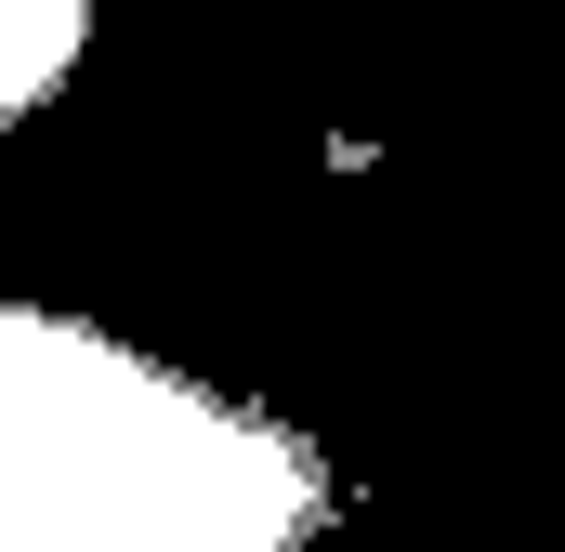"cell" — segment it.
Instances as JSON below:
<instances>
[{"label": "cell", "instance_id": "obj_2", "mask_svg": "<svg viewBox=\"0 0 565 552\" xmlns=\"http://www.w3.org/2000/svg\"><path fill=\"white\" fill-rule=\"evenodd\" d=\"M79 13H93V0H0V119H26V106L66 79Z\"/></svg>", "mask_w": 565, "mask_h": 552}, {"label": "cell", "instance_id": "obj_1", "mask_svg": "<svg viewBox=\"0 0 565 552\" xmlns=\"http://www.w3.org/2000/svg\"><path fill=\"white\" fill-rule=\"evenodd\" d=\"M329 474L79 316L0 302V552H302Z\"/></svg>", "mask_w": 565, "mask_h": 552}]
</instances>
